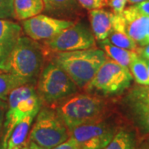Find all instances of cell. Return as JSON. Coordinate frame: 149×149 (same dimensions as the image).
Here are the masks:
<instances>
[{
	"instance_id": "cell-1",
	"label": "cell",
	"mask_w": 149,
	"mask_h": 149,
	"mask_svg": "<svg viewBox=\"0 0 149 149\" xmlns=\"http://www.w3.org/2000/svg\"><path fill=\"white\" fill-rule=\"evenodd\" d=\"M44 50L41 44L22 36L0 70L8 72L34 85L42 71Z\"/></svg>"
},
{
	"instance_id": "cell-2",
	"label": "cell",
	"mask_w": 149,
	"mask_h": 149,
	"mask_svg": "<svg viewBox=\"0 0 149 149\" xmlns=\"http://www.w3.org/2000/svg\"><path fill=\"white\" fill-rule=\"evenodd\" d=\"M108 58L103 50L94 47L56 52L52 62L63 70L78 88H85Z\"/></svg>"
},
{
	"instance_id": "cell-3",
	"label": "cell",
	"mask_w": 149,
	"mask_h": 149,
	"mask_svg": "<svg viewBox=\"0 0 149 149\" xmlns=\"http://www.w3.org/2000/svg\"><path fill=\"white\" fill-rule=\"evenodd\" d=\"M106 109L101 97L87 94L70 97L59 105L56 113L70 132L80 125L104 119Z\"/></svg>"
},
{
	"instance_id": "cell-4",
	"label": "cell",
	"mask_w": 149,
	"mask_h": 149,
	"mask_svg": "<svg viewBox=\"0 0 149 149\" xmlns=\"http://www.w3.org/2000/svg\"><path fill=\"white\" fill-rule=\"evenodd\" d=\"M8 109L3 122V135L1 147L5 144L12 130L23 118L37 114L42 100L33 85H23L11 92L8 97Z\"/></svg>"
},
{
	"instance_id": "cell-5",
	"label": "cell",
	"mask_w": 149,
	"mask_h": 149,
	"mask_svg": "<svg viewBox=\"0 0 149 149\" xmlns=\"http://www.w3.org/2000/svg\"><path fill=\"white\" fill-rule=\"evenodd\" d=\"M77 91V85L69 75L53 62L42 70L37 79V94L42 102L47 104L65 100Z\"/></svg>"
},
{
	"instance_id": "cell-6",
	"label": "cell",
	"mask_w": 149,
	"mask_h": 149,
	"mask_svg": "<svg viewBox=\"0 0 149 149\" xmlns=\"http://www.w3.org/2000/svg\"><path fill=\"white\" fill-rule=\"evenodd\" d=\"M70 132L56 111L40 109L28 139L43 149H52L70 138Z\"/></svg>"
},
{
	"instance_id": "cell-7",
	"label": "cell",
	"mask_w": 149,
	"mask_h": 149,
	"mask_svg": "<svg viewBox=\"0 0 149 149\" xmlns=\"http://www.w3.org/2000/svg\"><path fill=\"white\" fill-rule=\"evenodd\" d=\"M133 76L128 68L108 58L85 85L87 91H95L104 95H114L124 91L131 84Z\"/></svg>"
},
{
	"instance_id": "cell-8",
	"label": "cell",
	"mask_w": 149,
	"mask_h": 149,
	"mask_svg": "<svg viewBox=\"0 0 149 149\" xmlns=\"http://www.w3.org/2000/svg\"><path fill=\"white\" fill-rule=\"evenodd\" d=\"M47 49L56 52H65L94 48L95 38L93 32L84 23L77 22L59 32L56 36L45 41Z\"/></svg>"
},
{
	"instance_id": "cell-9",
	"label": "cell",
	"mask_w": 149,
	"mask_h": 149,
	"mask_svg": "<svg viewBox=\"0 0 149 149\" xmlns=\"http://www.w3.org/2000/svg\"><path fill=\"white\" fill-rule=\"evenodd\" d=\"M117 129L104 119L80 125L70 130L71 137L79 149H104Z\"/></svg>"
},
{
	"instance_id": "cell-10",
	"label": "cell",
	"mask_w": 149,
	"mask_h": 149,
	"mask_svg": "<svg viewBox=\"0 0 149 149\" xmlns=\"http://www.w3.org/2000/svg\"><path fill=\"white\" fill-rule=\"evenodd\" d=\"M74 21L38 14L22 21V29L34 41H47L74 24Z\"/></svg>"
},
{
	"instance_id": "cell-11",
	"label": "cell",
	"mask_w": 149,
	"mask_h": 149,
	"mask_svg": "<svg viewBox=\"0 0 149 149\" xmlns=\"http://www.w3.org/2000/svg\"><path fill=\"white\" fill-rule=\"evenodd\" d=\"M124 27L129 37L140 47L143 45L149 17L140 13L135 5L125 8L122 13Z\"/></svg>"
},
{
	"instance_id": "cell-12",
	"label": "cell",
	"mask_w": 149,
	"mask_h": 149,
	"mask_svg": "<svg viewBox=\"0 0 149 149\" xmlns=\"http://www.w3.org/2000/svg\"><path fill=\"white\" fill-rule=\"evenodd\" d=\"M22 36V28L18 23L0 19V69Z\"/></svg>"
},
{
	"instance_id": "cell-13",
	"label": "cell",
	"mask_w": 149,
	"mask_h": 149,
	"mask_svg": "<svg viewBox=\"0 0 149 149\" xmlns=\"http://www.w3.org/2000/svg\"><path fill=\"white\" fill-rule=\"evenodd\" d=\"M114 13L103 8L90 10L91 31L98 41L107 39L113 29Z\"/></svg>"
},
{
	"instance_id": "cell-14",
	"label": "cell",
	"mask_w": 149,
	"mask_h": 149,
	"mask_svg": "<svg viewBox=\"0 0 149 149\" xmlns=\"http://www.w3.org/2000/svg\"><path fill=\"white\" fill-rule=\"evenodd\" d=\"M37 114H31L23 118L12 130L5 144L0 149H22L28 142V133Z\"/></svg>"
},
{
	"instance_id": "cell-15",
	"label": "cell",
	"mask_w": 149,
	"mask_h": 149,
	"mask_svg": "<svg viewBox=\"0 0 149 149\" xmlns=\"http://www.w3.org/2000/svg\"><path fill=\"white\" fill-rule=\"evenodd\" d=\"M107 39L113 45L123 49L137 51V49L139 48V45L126 32L122 13L114 14L113 22V29Z\"/></svg>"
},
{
	"instance_id": "cell-16",
	"label": "cell",
	"mask_w": 149,
	"mask_h": 149,
	"mask_svg": "<svg viewBox=\"0 0 149 149\" xmlns=\"http://www.w3.org/2000/svg\"><path fill=\"white\" fill-rule=\"evenodd\" d=\"M100 46L109 58L126 68H128L131 61L139 56L136 51H130L116 47L113 45L108 39L100 41Z\"/></svg>"
},
{
	"instance_id": "cell-17",
	"label": "cell",
	"mask_w": 149,
	"mask_h": 149,
	"mask_svg": "<svg viewBox=\"0 0 149 149\" xmlns=\"http://www.w3.org/2000/svg\"><path fill=\"white\" fill-rule=\"evenodd\" d=\"M43 10V0H13L14 18L18 21H24L41 14Z\"/></svg>"
},
{
	"instance_id": "cell-18",
	"label": "cell",
	"mask_w": 149,
	"mask_h": 149,
	"mask_svg": "<svg viewBox=\"0 0 149 149\" xmlns=\"http://www.w3.org/2000/svg\"><path fill=\"white\" fill-rule=\"evenodd\" d=\"M44 10L56 16L70 17L80 10L77 0H43Z\"/></svg>"
},
{
	"instance_id": "cell-19",
	"label": "cell",
	"mask_w": 149,
	"mask_h": 149,
	"mask_svg": "<svg viewBox=\"0 0 149 149\" xmlns=\"http://www.w3.org/2000/svg\"><path fill=\"white\" fill-rule=\"evenodd\" d=\"M104 149H136L135 136L128 130H118Z\"/></svg>"
},
{
	"instance_id": "cell-20",
	"label": "cell",
	"mask_w": 149,
	"mask_h": 149,
	"mask_svg": "<svg viewBox=\"0 0 149 149\" xmlns=\"http://www.w3.org/2000/svg\"><path fill=\"white\" fill-rule=\"evenodd\" d=\"M23 85H27V82L21 78L13 75L8 72L0 70V99L6 100L12 91Z\"/></svg>"
},
{
	"instance_id": "cell-21",
	"label": "cell",
	"mask_w": 149,
	"mask_h": 149,
	"mask_svg": "<svg viewBox=\"0 0 149 149\" xmlns=\"http://www.w3.org/2000/svg\"><path fill=\"white\" fill-rule=\"evenodd\" d=\"M128 70L135 81L142 85H149V78L146 60L141 56H136L131 61Z\"/></svg>"
},
{
	"instance_id": "cell-22",
	"label": "cell",
	"mask_w": 149,
	"mask_h": 149,
	"mask_svg": "<svg viewBox=\"0 0 149 149\" xmlns=\"http://www.w3.org/2000/svg\"><path fill=\"white\" fill-rule=\"evenodd\" d=\"M134 108L139 116V121L141 127L149 133V108L144 104L134 101Z\"/></svg>"
},
{
	"instance_id": "cell-23",
	"label": "cell",
	"mask_w": 149,
	"mask_h": 149,
	"mask_svg": "<svg viewBox=\"0 0 149 149\" xmlns=\"http://www.w3.org/2000/svg\"><path fill=\"white\" fill-rule=\"evenodd\" d=\"M14 18L13 0H0V19Z\"/></svg>"
},
{
	"instance_id": "cell-24",
	"label": "cell",
	"mask_w": 149,
	"mask_h": 149,
	"mask_svg": "<svg viewBox=\"0 0 149 149\" xmlns=\"http://www.w3.org/2000/svg\"><path fill=\"white\" fill-rule=\"evenodd\" d=\"M133 101L139 102L149 108V90L141 89L133 92Z\"/></svg>"
},
{
	"instance_id": "cell-25",
	"label": "cell",
	"mask_w": 149,
	"mask_h": 149,
	"mask_svg": "<svg viewBox=\"0 0 149 149\" xmlns=\"http://www.w3.org/2000/svg\"><path fill=\"white\" fill-rule=\"evenodd\" d=\"M77 2L82 8L89 11L105 7L102 0H77Z\"/></svg>"
},
{
	"instance_id": "cell-26",
	"label": "cell",
	"mask_w": 149,
	"mask_h": 149,
	"mask_svg": "<svg viewBox=\"0 0 149 149\" xmlns=\"http://www.w3.org/2000/svg\"><path fill=\"white\" fill-rule=\"evenodd\" d=\"M127 3V0H109L108 3V6L111 8L114 14H120L125 9Z\"/></svg>"
},
{
	"instance_id": "cell-27",
	"label": "cell",
	"mask_w": 149,
	"mask_h": 149,
	"mask_svg": "<svg viewBox=\"0 0 149 149\" xmlns=\"http://www.w3.org/2000/svg\"><path fill=\"white\" fill-rule=\"evenodd\" d=\"M52 149H79V148L76 142L71 137H70L67 140L56 146Z\"/></svg>"
},
{
	"instance_id": "cell-28",
	"label": "cell",
	"mask_w": 149,
	"mask_h": 149,
	"mask_svg": "<svg viewBox=\"0 0 149 149\" xmlns=\"http://www.w3.org/2000/svg\"><path fill=\"white\" fill-rule=\"evenodd\" d=\"M134 5L140 13L149 17V0H145Z\"/></svg>"
},
{
	"instance_id": "cell-29",
	"label": "cell",
	"mask_w": 149,
	"mask_h": 149,
	"mask_svg": "<svg viewBox=\"0 0 149 149\" xmlns=\"http://www.w3.org/2000/svg\"><path fill=\"white\" fill-rule=\"evenodd\" d=\"M7 109H8V102L0 99V132L4 122Z\"/></svg>"
},
{
	"instance_id": "cell-30",
	"label": "cell",
	"mask_w": 149,
	"mask_h": 149,
	"mask_svg": "<svg viewBox=\"0 0 149 149\" xmlns=\"http://www.w3.org/2000/svg\"><path fill=\"white\" fill-rule=\"evenodd\" d=\"M136 52H138L139 56L143 57L145 60H149V43L141 47H139Z\"/></svg>"
},
{
	"instance_id": "cell-31",
	"label": "cell",
	"mask_w": 149,
	"mask_h": 149,
	"mask_svg": "<svg viewBox=\"0 0 149 149\" xmlns=\"http://www.w3.org/2000/svg\"><path fill=\"white\" fill-rule=\"evenodd\" d=\"M22 149H43L42 148L39 147L37 144H36L35 143H33L32 141H30L28 139V142L27 143V144L22 148Z\"/></svg>"
},
{
	"instance_id": "cell-32",
	"label": "cell",
	"mask_w": 149,
	"mask_h": 149,
	"mask_svg": "<svg viewBox=\"0 0 149 149\" xmlns=\"http://www.w3.org/2000/svg\"><path fill=\"white\" fill-rule=\"evenodd\" d=\"M149 43V22L148 24V27H147V31H146V35H145V38H144V42H143V46H145L147 44ZM142 46V47H143Z\"/></svg>"
},
{
	"instance_id": "cell-33",
	"label": "cell",
	"mask_w": 149,
	"mask_h": 149,
	"mask_svg": "<svg viewBox=\"0 0 149 149\" xmlns=\"http://www.w3.org/2000/svg\"><path fill=\"white\" fill-rule=\"evenodd\" d=\"M128 1V3H130V4H137V3H141V2H143V1H145V0H127Z\"/></svg>"
},
{
	"instance_id": "cell-34",
	"label": "cell",
	"mask_w": 149,
	"mask_h": 149,
	"mask_svg": "<svg viewBox=\"0 0 149 149\" xmlns=\"http://www.w3.org/2000/svg\"><path fill=\"white\" fill-rule=\"evenodd\" d=\"M137 149H149V147L148 146V145H147V144L145 143H143H143H142V144H141V145H140V146H139V148H138Z\"/></svg>"
},
{
	"instance_id": "cell-35",
	"label": "cell",
	"mask_w": 149,
	"mask_h": 149,
	"mask_svg": "<svg viewBox=\"0 0 149 149\" xmlns=\"http://www.w3.org/2000/svg\"><path fill=\"white\" fill-rule=\"evenodd\" d=\"M143 143H145L149 147V133H148V136H147V138L143 141Z\"/></svg>"
},
{
	"instance_id": "cell-36",
	"label": "cell",
	"mask_w": 149,
	"mask_h": 149,
	"mask_svg": "<svg viewBox=\"0 0 149 149\" xmlns=\"http://www.w3.org/2000/svg\"><path fill=\"white\" fill-rule=\"evenodd\" d=\"M146 62H147V67H148V78H149V60H146Z\"/></svg>"
},
{
	"instance_id": "cell-37",
	"label": "cell",
	"mask_w": 149,
	"mask_h": 149,
	"mask_svg": "<svg viewBox=\"0 0 149 149\" xmlns=\"http://www.w3.org/2000/svg\"><path fill=\"white\" fill-rule=\"evenodd\" d=\"M102 1H103V3H104V6H108V3H109V0H102Z\"/></svg>"
}]
</instances>
